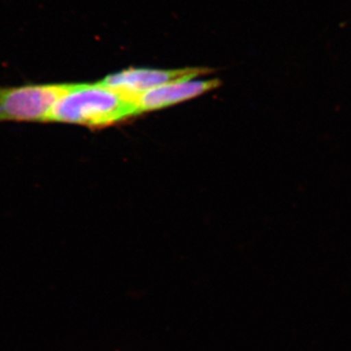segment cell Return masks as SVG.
<instances>
[{"instance_id": "cell-3", "label": "cell", "mask_w": 351, "mask_h": 351, "mask_svg": "<svg viewBox=\"0 0 351 351\" xmlns=\"http://www.w3.org/2000/svg\"><path fill=\"white\" fill-rule=\"evenodd\" d=\"M211 69L188 68L182 69H130L107 76L101 84L121 92L138 101V97L167 83L197 78L209 75Z\"/></svg>"}, {"instance_id": "cell-4", "label": "cell", "mask_w": 351, "mask_h": 351, "mask_svg": "<svg viewBox=\"0 0 351 351\" xmlns=\"http://www.w3.org/2000/svg\"><path fill=\"white\" fill-rule=\"evenodd\" d=\"M221 84V80H219L197 78H188L167 83L138 97V110L140 113H143L171 107L217 89Z\"/></svg>"}, {"instance_id": "cell-2", "label": "cell", "mask_w": 351, "mask_h": 351, "mask_svg": "<svg viewBox=\"0 0 351 351\" xmlns=\"http://www.w3.org/2000/svg\"><path fill=\"white\" fill-rule=\"evenodd\" d=\"M71 84L0 86V123L49 122L50 115Z\"/></svg>"}, {"instance_id": "cell-1", "label": "cell", "mask_w": 351, "mask_h": 351, "mask_svg": "<svg viewBox=\"0 0 351 351\" xmlns=\"http://www.w3.org/2000/svg\"><path fill=\"white\" fill-rule=\"evenodd\" d=\"M141 114L138 101L121 92L95 84H71L51 113L49 122L88 127L110 126Z\"/></svg>"}]
</instances>
